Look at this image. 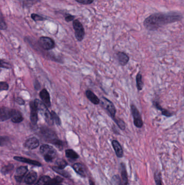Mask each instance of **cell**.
I'll list each match as a JSON object with an SVG mask.
<instances>
[{
    "label": "cell",
    "instance_id": "27",
    "mask_svg": "<svg viewBox=\"0 0 184 185\" xmlns=\"http://www.w3.org/2000/svg\"><path fill=\"white\" fill-rule=\"evenodd\" d=\"M51 114H52V120L57 125L60 126L62 124V122H61V120L59 116L57 114L55 113V112L54 111H52L51 112Z\"/></svg>",
    "mask_w": 184,
    "mask_h": 185
},
{
    "label": "cell",
    "instance_id": "11",
    "mask_svg": "<svg viewBox=\"0 0 184 185\" xmlns=\"http://www.w3.org/2000/svg\"><path fill=\"white\" fill-rule=\"evenodd\" d=\"M10 119L12 121L15 123H21L23 120V117L22 116L21 113L15 109L11 110V116Z\"/></svg>",
    "mask_w": 184,
    "mask_h": 185
},
{
    "label": "cell",
    "instance_id": "28",
    "mask_svg": "<svg viewBox=\"0 0 184 185\" xmlns=\"http://www.w3.org/2000/svg\"><path fill=\"white\" fill-rule=\"evenodd\" d=\"M154 180H155L156 185H163L161 174L159 172H157L154 174Z\"/></svg>",
    "mask_w": 184,
    "mask_h": 185
},
{
    "label": "cell",
    "instance_id": "18",
    "mask_svg": "<svg viewBox=\"0 0 184 185\" xmlns=\"http://www.w3.org/2000/svg\"><path fill=\"white\" fill-rule=\"evenodd\" d=\"M37 177V173L35 171H31L25 176V182L27 184H31L36 181Z\"/></svg>",
    "mask_w": 184,
    "mask_h": 185
},
{
    "label": "cell",
    "instance_id": "23",
    "mask_svg": "<svg viewBox=\"0 0 184 185\" xmlns=\"http://www.w3.org/2000/svg\"><path fill=\"white\" fill-rule=\"evenodd\" d=\"M137 87L139 90H141L144 86V84L142 81V75L140 73H139L136 76Z\"/></svg>",
    "mask_w": 184,
    "mask_h": 185
},
{
    "label": "cell",
    "instance_id": "13",
    "mask_svg": "<svg viewBox=\"0 0 184 185\" xmlns=\"http://www.w3.org/2000/svg\"><path fill=\"white\" fill-rule=\"evenodd\" d=\"M28 172L27 167L26 166H21L18 167L16 170L15 173V179L17 181L20 182L23 176Z\"/></svg>",
    "mask_w": 184,
    "mask_h": 185
},
{
    "label": "cell",
    "instance_id": "3",
    "mask_svg": "<svg viewBox=\"0 0 184 185\" xmlns=\"http://www.w3.org/2000/svg\"><path fill=\"white\" fill-rule=\"evenodd\" d=\"M40 152L47 162L52 161L57 155L56 150L54 148L48 145H42L40 147Z\"/></svg>",
    "mask_w": 184,
    "mask_h": 185
},
{
    "label": "cell",
    "instance_id": "25",
    "mask_svg": "<svg viewBox=\"0 0 184 185\" xmlns=\"http://www.w3.org/2000/svg\"><path fill=\"white\" fill-rule=\"evenodd\" d=\"M52 169L55 172H56L57 173L60 174L62 176H63L64 177H66V178H68L70 176L69 174L67 172H66V171L63 170V169L60 168H58L57 166H54V167H52Z\"/></svg>",
    "mask_w": 184,
    "mask_h": 185
},
{
    "label": "cell",
    "instance_id": "41",
    "mask_svg": "<svg viewBox=\"0 0 184 185\" xmlns=\"http://www.w3.org/2000/svg\"><path fill=\"white\" fill-rule=\"evenodd\" d=\"M60 185V184H59V185Z\"/></svg>",
    "mask_w": 184,
    "mask_h": 185
},
{
    "label": "cell",
    "instance_id": "40",
    "mask_svg": "<svg viewBox=\"0 0 184 185\" xmlns=\"http://www.w3.org/2000/svg\"><path fill=\"white\" fill-rule=\"evenodd\" d=\"M28 1H35V2H40V0H28Z\"/></svg>",
    "mask_w": 184,
    "mask_h": 185
},
{
    "label": "cell",
    "instance_id": "29",
    "mask_svg": "<svg viewBox=\"0 0 184 185\" xmlns=\"http://www.w3.org/2000/svg\"><path fill=\"white\" fill-rule=\"evenodd\" d=\"M115 123H117V125L119 127V128L121 130H125V123L122 120L120 119H115L114 120Z\"/></svg>",
    "mask_w": 184,
    "mask_h": 185
},
{
    "label": "cell",
    "instance_id": "16",
    "mask_svg": "<svg viewBox=\"0 0 184 185\" xmlns=\"http://www.w3.org/2000/svg\"><path fill=\"white\" fill-rule=\"evenodd\" d=\"M119 63L121 66H124L127 65L129 61V57L124 52L119 51L117 54Z\"/></svg>",
    "mask_w": 184,
    "mask_h": 185
},
{
    "label": "cell",
    "instance_id": "4",
    "mask_svg": "<svg viewBox=\"0 0 184 185\" xmlns=\"http://www.w3.org/2000/svg\"><path fill=\"white\" fill-rule=\"evenodd\" d=\"M73 28L75 30L76 38L79 41H81L85 35L84 27L81 23L78 20H75L73 21Z\"/></svg>",
    "mask_w": 184,
    "mask_h": 185
},
{
    "label": "cell",
    "instance_id": "39",
    "mask_svg": "<svg viewBox=\"0 0 184 185\" xmlns=\"http://www.w3.org/2000/svg\"><path fill=\"white\" fill-rule=\"evenodd\" d=\"M89 184H90V185H95L94 182H93V181H91L90 180V181H89Z\"/></svg>",
    "mask_w": 184,
    "mask_h": 185
},
{
    "label": "cell",
    "instance_id": "19",
    "mask_svg": "<svg viewBox=\"0 0 184 185\" xmlns=\"http://www.w3.org/2000/svg\"><path fill=\"white\" fill-rule=\"evenodd\" d=\"M73 168L74 170H75L76 172L80 175L82 176H86L87 172L83 165H82L79 163H76L75 164H73Z\"/></svg>",
    "mask_w": 184,
    "mask_h": 185
},
{
    "label": "cell",
    "instance_id": "12",
    "mask_svg": "<svg viewBox=\"0 0 184 185\" xmlns=\"http://www.w3.org/2000/svg\"><path fill=\"white\" fill-rule=\"evenodd\" d=\"M11 109L6 107H2L1 108V114H0V120L1 122L6 121L10 118L11 116Z\"/></svg>",
    "mask_w": 184,
    "mask_h": 185
},
{
    "label": "cell",
    "instance_id": "17",
    "mask_svg": "<svg viewBox=\"0 0 184 185\" xmlns=\"http://www.w3.org/2000/svg\"><path fill=\"white\" fill-rule=\"evenodd\" d=\"M14 158L16 160H17V161L23 162H24V163H27V164H33V165H35V166H41V164L38 161L30 160V159H29L25 158H23V157L15 156Z\"/></svg>",
    "mask_w": 184,
    "mask_h": 185
},
{
    "label": "cell",
    "instance_id": "20",
    "mask_svg": "<svg viewBox=\"0 0 184 185\" xmlns=\"http://www.w3.org/2000/svg\"><path fill=\"white\" fill-rule=\"evenodd\" d=\"M121 175L122 179V182L124 185H127L128 184V178L127 174L125 165L124 163L121 164Z\"/></svg>",
    "mask_w": 184,
    "mask_h": 185
},
{
    "label": "cell",
    "instance_id": "34",
    "mask_svg": "<svg viewBox=\"0 0 184 185\" xmlns=\"http://www.w3.org/2000/svg\"><path fill=\"white\" fill-rule=\"evenodd\" d=\"M7 28V25L5 21L3 19V15L1 14V30H6Z\"/></svg>",
    "mask_w": 184,
    "mask_h": 185
},
{
    "label": "cell",
    "instance_id": "2",
    "mask_svg": "<svg viewBox=\"0 0 184 185\" xmlns=\"http://www.w3.org/2000/svg\"><path fill=\"white\" fill-rule=\"evenodd\" d=\"M40 133L45 141L54 144L60 149H62L64 145L63 142L58 139L57 135L51 129L46 127H42L40 128Z\"/></svg>",
    "mask_w": 184,
    "mask_h": 185
},
{
    "label": "cell",
    "instance_id": "32",
    "mask_svg": "<svg viewBox=\"0 0 184 185\" xmlns=\"http://www.w3.org/2000/svg\"><path fill=\"white\" fill-rule=\"evenodd\" d=\"M9 89V84L6 82H0V90H7Z\"/></svg>",
    "mask_w": 184,
    "mask_h": 185
},
{
    "label": "cell",
    "instance_id": "15",
    "mask_svg": "<svg viewBox=\"0 0 184 185\" xmlns=\"http://www.w3.org/2000/svg\"><path fill=\"white\" fill-rule=\"evenodd\" d=\"M112 145L113 147L115 152L118 158H121L123 156V150L120 143L118 141L113 140L112 141Z\"/></svg>",
    "mask_w": 184,
    "mask_h": 185
},
{
    "label": "cell",
    "instance_id": "33",
    "mask_svg": "<svg viewBox=\"0 0 184 185\" xmlns=\"http://www.w3.org/2000/svg\"><path fill=\"white\" fill-rule=\"evenodd\" d=\"M1 67L4 68L9 69L12 68L11 65L8 62H7L3 60H1Z\"/></svg>",
    "mask_w": 184,
    "mask_h": 185
},
{
    "label": "cell",
    "instance_id": "31",
    "mask_svg": "<svg viewBox=\"0 0 184 185\" xmlns=\"http://www.w3.org/2000/svg\"><path fill=\"white\" fill-rule=\"evenodd\" d=\"M31 18L33 20V21H43L44 20H46V18H44L42 16H39V15L36 14H32L31 15Z\"/></svg>",
    "mask_w": 184,
    "mask_h": 185
},
{
    "label": "cell",
    "instance_id": "26",
    "mask_svg": "<svg viewBox=\"0 0 184 185\" xmlns=\"http://www.w3.org/2000/svg\"><path fill=\"white\" fill-rule=\"evenodd\" d=\"M63 181V178L57 176L54 179H50L47 185H58Z\"/></svg>",
    "mask_w": 184,
    "mask_h": 185
},
{
    "label": "cell",
    "instance_id": "38",
    "mask_svg": "<svg viewBox=\"0 0 184 185\" xmlns=\"http://www.w3.org/2000/svg\"><path fill=\"white\" fill-rule=\"evenodd\" d=\"M34 86H35V88L36 90H39V88H40V84H39V82L38 81H36Z\"/></svg>",
    "mask_w": 184,
    "mask_h": 185
},
{
    "label": "cell",
    "instance_id": "5",
    "mask_svg": "<svg viewBox=\"0 0 184 185\" xmlns=\"http://www.w3.org/2000/svg\"><path fill=\"white\" fill-rule=\"evenodd\" d=\"M100 102H102V105L104 108L109 112L112 119L114 120L116 119L115 115L116 113V109L113 104L105 97H102L101 98Z\"/></svg>",
    "mask_w": 184,
    "mask_h": 185
},
{
    "label": "cell",
    "instance_id": "36",
    "mask_svg": "<svg viewBox=\"0 0 184 185\" xmlns=\"http://www.w3.org/2000/svg\"><path fill=\"white\" fill-rule=\"evenodd\" d=\"M15 101L18 105H24L25 104V101H24V100L21 98H20V97H17L16 98H15Z\"/></svg>",
    "mask_w": 184,
    "mask_h": 185
},
{
    "label": "cell",
    "instance_id": "30",
    "mask_svg": "<svg viewBox=\"0 0 184 185\" xmlns=\"http://www.w3.org/2000/svg\"><path fill=\"white\" fill-rule=\"evenodd\" d=\"M56 164H57V167L61 168V169H64L65 167H66L67 166V163L65 161H64L63 160L61 159V160H59L57 161L56 162Z\"/></svg>",
    "mask_w": 184,
    "mask_h": 185
},
{
    "label": "cell",
    "instance_id": "37",
    "mask_svg": "<svg viewBox=\"0 0 184 185\" xmlns=\"http://www.w3.org/2000/svg\"><path fill=\"white\" fill-rule=\"evenodd\" d=\"M74 18H75V16H73V15H68L66 16V17H65V20H66V22H70V21H73V20H74Z\"/></svg>",
    "mask_w": 184,
    "mask_h": 185
},
{
    "label": "cell",
    "instance_id": "9",
    "mask_svg": "<svg viewBox=\"0 0 184 185\" xmlns=\"http://www.w3.org/2000/svg\"><path fill=\"white\" fill-rule=\"evenodd\" d=\"M40 98L42 100L43 103L47 108L51 107V100L50 94L47 90L43 89L39 93Z\"/></svg>",
    "mask_w": 184,
    "mask_h": 185
},
{
    "label": "cell",
    "instance_id": "14",
    "mask_svg": "<svg viewBox=\"0 0 184 185\" xmlns=\"http://www.w3.org/2000/svg\"><path fill=\"white\" fill-rule=\"evenodd\" d=\"M85 95L88 100L94 105H98L100 104V100L90 90H87L85 92Z\"/></svg>",
    "mask_w": 184,
    "mask_h": 185
},
{
    "label": "cell",
    "instance_id": "24",
    "mask_svg": "<svg viewBox=\"0 0 184 185\" xmlns=\"http://www.w3.org/2000/svg\"><path fill=\"white\" fill-rule=\"evenodd\" d=\"M50 179V178L49 176L44 175L41 176L35 185H47Z\"/></svg>",
    "mask_w": 184,
    "mask_h": 185
},
{
    "label": "cell",
    "instance_id": "22",
    "mask_svg": "<svg viewBox=\"0 0 184 185\" xmlns=\"http://www.w3.org/2000/svg\"><path fill=\"white\" fill-rule=\"evenodd\" d=\"M65 155L66 157L70 159L75 160L79 158V155L77 154V153L75 152L73 149H66L65 150Z\"/></svg>",
    "mask_w": 184,
    "mask_h": 185
},
{
    "label": "cell",
    "instance_id": "8",
    "mask_svg": "<svg viewBox=\"0 0 184 185\" xmlns=\"http://www.w3.org/2000/svg\"><path fill=\"white\" fill-rule=\"evenodd\" d=\"M131 112L132 114V117H133V122L135 125L138 128H141L143 126V122L142 120V117L139 111L138 110L137 108L134 105H131Z\"/></svg>",
    "mask_w": 184,
    "mask_h": 185
},
{
    "label": "cell",
    "instance_id": "7",
    "mask_svg": "<svg viewBox=\"0 0 184 185\" xmlns=\"http://www.w3.org/2000/svg\"><path fill=\"white\" fill-rule=\"evenodd\" d=\"M38 43L40 47L45 51L52 49L55 47V43L52 39L46 36L41 37L39 40Z\"/></svg>",
    "mask_w": 184,
    "mask_h": 185
},
{
    "label": "cell",
    "instance_id": "35",
    "mask_svg": "<svg viewBox=\"0 0 184 185\" xmlns=\"http://www.w3.org/2000/svg\"><path fill=\"white\" fill-rule=\"evenodd\" d=\"M76 2L83 4H90L93 3L95 0H75Z\"/></svg>",
    "mask_w": 184,
    "mask_h": 185
},
{
    "label": "cell",
    "instance_id": "21",
    "mask_svg": "<svg viewBox=\"0 0 184 185\" xmlns=\"http://www.w3.org/2000/svg\"><path fill=\"white\" fill-rule=\"evenodd\" d=\"M153 105H154V107H156V108H157L158 110L161 111L162 114L163 115H165L167 117H170L171 116H172V114L171 112H169V111H167L165 109H164L163 108L161 107L160 106V105L158 104V102H153Z\"/></svg>",
    "mask_w": 184,
    "mask_h": 185
},
{
    "label": "cell",
    "instance_id": "1",
    "mask_svg": "<svg viewBox=\"0 0 184 185\" xmlns=\"http://www.w3.org/2000/svg\"><path fill=\"white\" fill-rule=\"evenodd\" d=\"M181 19L182 16L178 12L155 13L145 19L144 25L148 30H156L163 26L178 22Z\"/></svg>",
    "mask_w": 184,
    "mask_h": 185
},
{
    "label": "cell",
    "instance_id": "6",
    "mask_svg": "<svg viewBox=\"0 0 184 185\" xmlns=\"http://www.w3.org/2000/svg\"><path fill=\"white\" fill-rule=\"evenodd\" d=\"M30 108V121L31 124L35 126H37L38 121V112L39 108L36 100L33 101H31L29 104Z\"/></svg>",
    "mask_w": 184,
    "mask_h": 185
},
{
    "label": "cell",
    "instance_id": "10",
    "mask_svg": "<svg viewBox=\"0 0 184 185\" xmlns=\"http://www.w3.org/2000/svg\"><path fill=\"white\" fill-rule=\"evenodd\" d=\"M39 140L36 137H30L25 141L24 143V146L29 149H35L39 146Z\"/></svg>",
    "mask_w": 184,
    "mask_h": 185
}]
</instances>
